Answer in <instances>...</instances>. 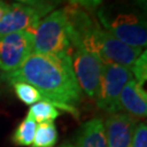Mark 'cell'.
I'll return each mask as SVG.
<instances>
[{"instance_id":"obj_9","label":"cell","mask_w":147,"mask_h":147,"mask_svg":"<svg viewBox=\"0 0 147 147\" xmlns=\"http://www.w3.org/2000/svg\"><path fill=\"white\" fill-rule=\"evenodd\" d=\"M105 124L106 138L108 147H129L136 130L135 118L124 112L110 113Z\"/></svg>"},{"instance_id":"obj_2","label":"cell","mask_w":147,"mask_h":147,"mask_svg":"<svg viewBox=\"0 0 147 147\" xmlns=\"http://www.w3.org/2000/svg\"><path fill=\"white\" fill-rule=\"evenodd\" d=\"M33 35V53L71 55L68 21L63 8L51 11L42 19Z\"/></svg>"},{"instance_id":"obj_15","label":"cell","mask_w":147,"mask_h":147,"mask_svg":"<svg viewBox=\"0 0 147 147\" xmlns=\"http://www.w3.org/2000/svg\"><path fill=\"white\" fill-rule=\"evenodd\" d=\"M11 85L13 86L18 98L25 105L32 106L42 100V96L38 93V90L34 86L27 84L25 82H13L11 83Z\"/></svg>"},{"instance_id":"obj_21","label":"cell","mask_w":147,"mask_h":147,"mask_svg":"<svg viewBox=\"0 0 147 147\" xmlns=\"http://www.w3.org/2000/svg\"><path fill=\"white\" fill-rule=\"evenodd\" d=\"M61 147H75V146H73V145H69V144H67V145H63V146H61Z\"/></svg>"},{"instance_id":"obj_17","label":"cell","mask_w":147,"mask_h":147,"mask_svg":"<svg viewBox=\"0 0 147 147\" xmlns=\"http://www.w3.org/2000/svg\"><path fill=\"white\" fill-rule=\"evenodd\" d=\"M129 147H147V126L145 123H137L134 136Z\"/></svg>"},{"instance_id":"obj_8","label":"cell","mask_w":147,"mask_h":147,"mask_svg":"<svg viewBox=\"0 0 147 147\" xmlns=\"http://www.w3.org/2000/svg\"><path fill=\"white\" fill-rule=\"evenodd\" d=\"M47 13V11L22 3L10 5L8 12L0 21V37L22 31L34 33L42 18Z\"/></svg>"},{"instance_id":"obj_4","label":"cell","mask_w":147,"mask_h":147,"mask_svg":"<svg viewBox=\"0 0 147 147\" xmlns=\"http://www.w3.org/2000/svg\"><path fill=\"white\" fill-rule=\"evenodd\" d=\"M133 79L130 69L113 63H104L96 101L101 110L110 113L120 112L119 97L126 83Z\"/></svg>"},{"instance_id":"obj_20","label":"cell","mask_w":147,"mask_h":147,"mask_svg":"<svg viewBox=\"0 0 147 147\" xmlns=\"http://www.w3.org/2000/svg\"><path fill=\"white\" fill-rule=\"evenodd\" d=\"M9 8H10V5H8V3H5V2L0 0V21H1V19L5 16V13L8 12Z\"/></svg>"},{"instance_id":"obj_3","label":"cell","mask_w":147,"mask_h":147,"mask_svg":"<svg viewBox=\"0 0 147 147\" xmlns=\"http://www.w3.org/2000/svg\"><path fill=\"white\" fill-rule=\"evenodd\" d=\"M98 18L101 22L100 25L122 42L140 49L146 47V24L135 13L118 12L108 14L100 12Z\"/></svg>"},{"instance_id":"obj_7","label":"cell","mask_w":147,"mask_h":147,"mask_svg":"<svg viewBox=\"0 0 147 147\" xmlns=\"http://www.w3.org/2000/svg\"><path fill=\"white\" fill-rule=\"evenodd\" d=\"M142 49L131 47L100 25L96 36V53L104 63H113L130 69L142 53Z\"/></svg>"},{"instance_id":"obj_12","label":"cell","mask_w":147,"mask_h":147,"mask_svg":"<svg viewBox=\"0 0 147 147\" xmlns=\"http://www.w3.org/2000/svg\"><path fill=\"white\" fill-rule=\"evenodd\" d=\"M58 140V131L53 122L37 123L32 147H53Z\"/></svg>"},{"instance_id":"obj_1","label":"cell","mask_w":147,"mask_h":147,"mask_svg":"<svg viewBox=\"0 0 147 147\" xmlns=\"http://www.w3.org/2000/svg\"><path fill=\"white\" fill-rule=\"evenodd\" d=\"M9 83L25 82L34 86L42 100L57 109L78 117V106L82 99L70 55L32 53L16 71L3 74Z\"/></svg>"},{"instance_id":"obj_5","label":"cell","mask_w":147,"mask_h":147,"mask_svg":"<svg viewBox=\"0 0 147 147\" xmlns=\"http://www.w3.org/2000/svg\"><path fill=\"white\" fill-rule=\"evenodd\" d=\"M70 57L81 90H83L89 98L96 99L104 70V62L97 53L82 48L73 49Z\"/></svg>"},{"instance_id":"obj_16","label":"cell","mask_w":147,"mask_h":147,"mask_svg":"<svg viewBox=\"0 0 147 147\" xmlns=\"http://www.w3.org/2000/svg\"><path fill=\"white\" fill-rule=\"evenodd\" d=\"M132 75L134 76L133 79L136 81L138 84L144 85L147 80V53L146 50L143 51L138 58L135 60L134 64L131 68Z\"/></svg>"},{"instance_id":"obj_11","label":"cell","mask_w":147,"mask_h":147,"mask_svg":"<svg viewBox=\"0 0 147 147\" xmlns=\"http://www.w3.org/2000/svg\"><path fill=\"white\" fill-rule=\"evenodd\" d=\"M75 147H108L104 121L100 118H94L85 122Z\"/></svg>"},{"instance_id":"obj_18","label":"cell","mask_w":147,"mask_h":147,"mask_svg":"<svg viewBox=\"0 0 147 147\" xmlns=\"http://www.w3.org/2000/svg\"><path fill=\"white\" fill-rule=\"evenodd\" d=\"M18 1H20L22 5H30V7L47 11L48 13L53 11L56 5V0H18Z\"/></svg>"},{"instance_id":"obj_19","label":"cell","mask_w":147,"mask_h":147,"mask_svg":"<svg viewBox=\"0 0 147 147\" xmlns=\"http://www.w3.org/2000/svg\"><path fill=\"white\" fill-rule=\"evenodd\" d=\"M71 5H76L80 8H84L87 10L97 9L104 0H67Z\"/></svg>"},{"instance_id":"obj_14","label":"cell","mask_w":147,"mask_h":147,"mask_svg":"<svg viewBox=\"0 0 147 147\" xmlns=\"http://www.w3.org/2000/svg\"><path fill=\"white\" fill-rule=\"evenodd\" d=\"M27 115L31 116L37 123H44V122H53V120H56L59 117L60 111L51 104L40 100L31 106Z\"/></svg>"},{"instance_id":"obj_10","label":"cell","mask_w":147,"mask_h":147,"mask_svg":"<svg viewBox=\"0 0 147 147\" xmlns=\"http://www.w3.org/2000/svg\"><path fill=\"white\" fill-rule=\"evenodd\" d=\"M120 110L133 118L143 119L147 115V94L143 85L138 84L134 79L130 80L123 87L119 97Z\"/></svg>"},{"instance_id":"obj_13","label":"cell","mask_w":147,"mask_h":147,"mask_svg":"<svg viewBox=\"0 0 147 147\" xmlns=\"http://www.w3.org/2000/svg\"><path fill=\"white\" fill-rule=\"evenodd\" d=\"M36 127L37 122L31 116L27 115L25 119L16 127V132L12 136L13 143L19 146H32Z\"/></svg>"},{"instance_id":"obj_6","label":"cell","mask_w":147,"mask_h":147,"mask_svg":"<svg viewBox=\"0 0 147 147\" xmlns=\"http://www.w3.org/2000/svg\"><path fill=\"white\" fill-rule=\"evenodd\" d=\"M33 47L32 32H16L0 37V69L5 73L16 71L33 53Z\"/></svg>"}]
</instances>
